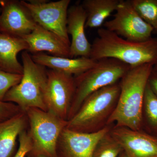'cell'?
<instances>
[{
	"label": "cell",
	"mask_w": 157,
	"mask_h": 157,
	"mask_svg": "<svg viewBox=\"0 0 157 157\" xmlns=\"http://www.w3.org/2000/svg\"><path fill=\"white\" fill-rule=\"evenodd\" d=\"M21 59L22 78L6 93L3 101L16 104L24 111L30 108L47 111L45 101L47 71L45 67L35 63L26 51L21 54Z\"/></svg>",
	"instance_id": "277c9868"
},
{
	"label": "cell",
	"mask_w": 157,
	"mask_h": 157,
	"mask_svg": "<svg viewBox=\"0 0 157 157\" xmlns=\"http://www.w3.org/2000/svg\"><path fill=\"white\" fill-rule=\"evenodd\" d=\"M4 0H0V6H1V5H2V4L4 2Z\"/></svg>",
	"instance_id": "f1b7e54d"
},
{
	"label": "cell",
	"mask_w": 157,
	"mask_h": 157,
	"mask_svg": "<svg viewBox=\"0 0 157 157\" xmlns=\"http://www.w3.org/2000/svg\"><path fill=\"white\" fill-rule=\"evenodd\" d=\"M132 6L142 19L157 34V0H131Z\"/></svg>",
	"instance_id": "ffe728a7"
},
{
	"label": "cell",
	"mask_w": 157,
	"mask_h": 157,
	"mask_svg": "<svg viewBox=\"0 0 157 157\" xmlns=\"http://www.w3.org/2000/svg\"><path fill=\"white\" fill-rule=\"evenodd\" d=\"M154 70H157V63L153 67V68Z\"/></svg>",
	"instance_id": "83f0119b"
},
{
	"label": "cell",
	"mask_w": 157,
	"mask_h": 157,
	"mask_svg": "<svg viewBox=\"0 0 157 157\" xmlns=\"http://www.w3.org/2000/svg\"><path fill=\"white\" fill-rule=\"evenodd\" d=\"M118 157H129L125 152L123 151L119 155Z\"/></svg>",
	"instance_id": "4316f807"
},
{
	"label": "cell",
	"mask_w": 157,
	"mask_h": 157,
	"mask_svg": "<svg viewBox=\"0 0 157 157\" xmlns=\"http://www.w3.org/2000/svg\"><path fill=\"white\" fill-rule=\"evenodd\" d=\"M1 7L0 32L22 38L36 26L37 24L21 1H4Z\"/></svg>",
	"instance_id": "7c38bea8"
},
{
	"label": "cell",
	"mask_w": 157,
	"mask_h": 157,
	"mask_svg": "<svg viewBox=\"0 0 157 157\" xmlns=\"http://www.w3.org/2000/svg\"><path fill=\"white\" fill-rule=\"evenodd\" d=\"M120 93L118 82L91 94L76 114L67 121L66 128L86 133L103 130L109 125V120L116 108Z\"/></svg>",
	"instance_id": "3957f363"
},
{
	"label": "cell",
	"mask_w": 157,
	"mask_h": 157,
	"mask_svg": "<svg viewBox=\"0 0 157 157\" xmlns=\"http://www.w3.org/2000/svg\"><path fill=\"white\" fill-rule=\"evenodd\" d=\"M113 125L111 124L100 132L93 133L75 132L65 128L58 141V157H92L98 141Z\"/></svg>",
	"instance_id": "30bf717a"
},
{
	"label": "cell",
	"mask_w": 157,
	"mask_h": 157,
	"mask_svg": "<svg viewBox=\"0 0 157 157\" xmlns=\"http://www.w3.org/2000/svg\"><path fill=\"white\" fill-rule=\"evenodd\" d=\"M153 66L131 67L119 81L120 93L109 125L141 130V114L144 94Z\"/></svg>",
	"instance_id": "7a4b0ae2"
},
{
	"label": "cell",
	"mask_w": 157,
	"mask_h": 157,
	"mask_svg": "<svg viewBox=\"0 0 157 157\" xmlns=\"http://www.w3.org/2000/svg\"><path fill=\"white\" fill-rule=\"evenodd\" d=\"M33 54L47 52L50 55L70 58V46L59 37L37 24L34 30L22 37Z\"/></svg>",
	"instance_id": "5bb4252c"
},
{
	"label": "cell",
	"mask_w": 157,
	"mask_h": 157,
	"mask_svg": "<svg viewBox=\"0 0 157 157\" xmlns=\"http://www.w3.org/2000/svg\"><path fill=\"white\" fill-rule=\"evenodd\" d=\"M19 147L14 157H25L33 148V144L27 130L22 131L18 136Z\"/></svg>",
	"instance_id": "603a6c76"
},
{
	"label": "cell",
	"mask_w": 157,
	"mask_h": 157,
	"mask_svg": "<svg viewBox=\"0 0 157 157\" xmlns=\"http://www.w3.org/2000/svg\"><path fill=\"white\" fill-rule=\"evenodd\" d=\"M110 133L129 157H157V137L114 124Z\"/></svg>",
	"instance_id": "8fae6325"
},
{
	"label": "cell",
	"mask_w": 157,
	"mask_h": 157,
	"mask_svg": "<svg viewBox=\"0 0 157 157\" xmlns=\"http://www.w3.org/2000/svg\"><path fill=\"white\" fill-rule=\"evenodd\" d=\"M141 130L157 137V98L147 83L141 114Z\"/></svg>",
	"instance_id": "d6986e66"
},
{
	"label": "cell",
	"mask_w": 157,
	"mask_h": 157,
	"mask_svg": "<svg viewBox=\"0 0 157 157\" xmlns=\"http://www.w3.org/2000/svg\"><path fill=\"white\" fill-rule=\"evenodd\" d=\"M98 35L92 44L90 58L93 60L114 59L132 68L157 64V37L143 42H132L105 28L99 29Z\"/></svg>",
	"instance_id": "6da1fadb"
},
{
	"label": "cell",
	"mask_w": 157,
	"mask_h": 157,
	"mask_svg": "<svg viewBox=\"0 0 157 157\" xmlns=\"http://www.w3.org/2000/svg\"><path fill=\"white\" fill-rule=\"evenodd\" d=\"M22 111L16 104L0 100V122L11 118Z\"/></svg>",
	"instance_id": "cb8c5ba5"
},
{
	"label": "cell",
	"mask_w": 157,
	"mask_h": 157,
	"mask_svg": "<svg viewBox=\"0 0 157 157\" xmlns=\"http://www.w3.org/2000/svg\"><path fill=\"white\" fill-rule=\"evenodd\" d=\"M104 25L108 30L134 42L147 41L153 33L152 28L140 17L131 0H120L113 18Z\"/></svg>",
	"instance_id": "52a82bcc"
},
{
	"label": "cell",
	"mask_w": 157,
	"mask_h": 157,
	"mask_svg": "<svg viewBox=\"0 0 157 157\" xmlns=\"http://www.w3.org/2000/svg\"><path fill=\"white\" fill-rule=\"evenodd\" d=\"M21 2L29 11L37 24L55 34L70 46L67 22L70 0L53 2L21 1Z\"/></svg>",
	"instance_id": "ba28073f"
},
{
	"label": "cell",
	"mask_w": 157,
	"mask_h": 157,
	"mask_svg": "<svg viewBox=\"0 0 157 157\" xmlns=\"http://www.w3.org/2000/svg\"><path fill=\"white\" fill-rule=\"evenodd\" d=\"M31 56L38 64L73 76H78L92 68L98 62L90 58H70L53 56L43 52L34 54Z\"/></svg>",
	"instance_id": "9a60e30c"
},
{
	"label": "cell",
	"mask_w": 157,
	"mask_h": 157,
	"mask_svg": "<svg viewBox=\"0 0 157 157\" xmlns=\"http://www.w3.org/2000/svg\"><path fill=\"white\" fill-rule=\"evenodd\" d=\"M28 127V120L24 111L0 122V157L13 156L17 137Z\"/></svg>",
	"instance_id": "e0dca14e"
},
{
	"label": "cell",
	"mask_w": 157,
	"mask_h": 157,
	"mask_svg": "<svg viewBox=\"0 0 157 157\" xmlns=\"http://www.w3.org/2000/svg\"><path fill=\"white\" fill-rule=\"evenodd\" d=\"M131 68L116 59H103L98 60L92 68L74 76L75 93L68 121L76 114L90 95L102 88L118 82Z\"/></svg>",
	"instance_id": "5b68a950"
},
{
	"label": "cell",
	"mask_w": 157,
	"mask_h": 157,
	"mask_svg": "<svg viewBox=\"0 0 157 157\" xmlns=\"http://www.w3.org/2000/svg\"><path fill=\"white\" fill-rule=\"evenodd\" d=\"M148 84L152 92L157 98V70L153 69L149 77Z\"/></svg>",
	"instance_id": "d4e9b609"
},
{
	"label": "cell",
	"mask_w": 157,
	"mask_h": 157,
	"mask_svg": "<svg viewBox=\"0 0 157 157\" xmlns=\"http://www.w3.org/2000/svg\"><path fill=\"white\" fill-rule=\"evenodd\" d=\"M29 157H48L45 156V155H28Z\"/></svg>",
	"instance_id": "484cf974"
},
{
	"label": "cell",
	"mask_w": 157,
	"mask_h": 157,
	"mask_svg": "<svg viewBox=\"0 0 157 157\" xmlns=\"http://www.w3.org/2000/svg\"><path fill=\"white\" fill-rule=\"evenodd\" d=\"M120 0H84L82 5L87 14L86 28H98L115 11Z\"/></svg>",
	"instance_id": "ac0fdd59"
},
{
	"label": "cell",
	"mask_w": 157,
	"mask_h": 157,
	"mask_svg": "<svg viewBox=\"0 0 157 157\" xmlns=\"http://www.w3.org/2000/svg\"><path fill=\"white\" fill-rule=\"evenodd\" d=\"M28 45L22 38L0 32V68L8 73L22 75V65L17 55L20 52L27 51Z\"/></svg>",
	"instance_id": "2e32d148"
},
{
	"label": "cell",
	"mask_w": 157,
	"mask_h": 157,
	"mask_svg": "<svg viewBox=\"0 0 157 157\" xmlns=\"http://www.w3.org/2000/svg\"><path fill=\"white\" fill-rule=\"evenodd\" d=\"M86 19L87 14L82 4L74 5L68 9L67 31L71 37L70 58H90L92 44L85 32Z\"/></svg>",
	"instance_id": "4fadbf2b"
},
{
	"label": "cell",
	"mask_w": 157,
	"mask_h": 157,
	"mask_svg": "<svg viewBox=\"0 0 157 157\" xmlns=\"http://www.w3.org/2000/svg\"><path fill=\"white\" fill-rule=\"evenodd\" d=\"M22 75L6 72L0 68V100L2 101L10 89L18 84Z\"/></svg>",
	"instance_id": "7402d4cb"
},
{
	"label": "cell",
	"mask_w": 157,
	"mask_h": 157,
	"mask_svg": "<svg viewBox=\"0 0 157 157\" xmlns=\"http://www.w3.org/2000/svg\"><path fill=\"white\" fill-rule=\"evenodd\" d=\"M110 130L98 141L92 157H118L123 151L119 144L110 135Z\"/></svg>",
	"instance_id": "44dd1931"
},
{
	"label": "cell",
	"mask_w": 157,
	"mask_h": 157,
	"mask_svg": "<svg viewBox=\"0 0 157 157\" xmlns=\"http://www.w3.org/2000/svg\"><path fill=\"white\" fill-rule=\"evenodd\" d=\"M25 112L28 120V132L33 144L28 155L58 157V141L67 121L39 108H29Z\"/></svg>",
	"instance_id": "8992f818"
},
{
	"label": "cell",
	"mask_w": 157,
	"mask_h": 157,
	"mask_svg": "<svg viewBox=\"0 0 157 157\" xmlns=\"http://www.w3.org/2000/svg\"><path fill=\"white\" fill-rule=\"evenodd\" d=\"M47 74L45 101L47 111L68 121L75 93L74 76L52 70Z\"/></svg>",
	"instance_id": "9c48e42d"
}]
</instances>
